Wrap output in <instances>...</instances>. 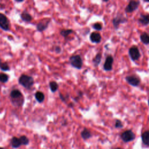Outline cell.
Segmentation results:
<instances>
[{
  "mask_svg": "<svg viewBox=\"0 0 149 149\" xmlns=\"http://www.w3.org/2000/svg\"><path fill=\"white\" fill-rule=\"evenodd\" d=\"M120 138L124 143H129L133 141L136 138V134L131 129L126 130L120 134Z\"/></svg>",
  "mask_w": 149,
  "mask_h": 149,
  "instance_id": "277c9868",
  "label": "cell"
},
{
  "mask_svg": "<svg viewBox=\"0 0 149 149\" xmlns=\"http://www.w3.org/2000/svg\"><path fill=\"white\" fill-rule=\"evenodd\" d=\"M140 4V2L139 1H130L128 5L125 9V12L127 13H132L138 9Z\"/></svg>",
  "mask_w": 149,
  "mask_h": 149,
  "instance_id": "ba28073f",
  "label": "cell"
},
{
  "mask_svg": "<svg viewBox=\"0 0 149 149\" xmlns=\"http://www.w3.org/2000/svg\"><path fill=\"white\" fill-rule=\"evenodd\" d=\"M111 149H124L122 147H115V148H112Z\"/></svg>",
  "mask_w": 149,
  "mask_h": 149,
  "instance_id": "4dcf8cb0",
  "label": "cell"
},
{
  "mask_svg": "<svg viewBox=\"0 0 149 149\" xmlns=\"http://www.w3.org/2000/svg\"><path fill=\"white\" fill-rule=\"evenodd\" d=\"M73 33H75V31L72 29H63L60 31V34L65 38H66L70 34Z\"/></svg>",
  "mask_w": 149,
  "mask_h": 149,
  "instance_id": "44dd1931",
  "label": "cell"
},
{
  "mask_svg": "<svg viewBox=\"0 0 149 149\" xmlns=\"http://www.w3.org/2000/svg\"><path fill=\"white\" fill-rule=\"evenodd\" d=\"M0 69L3 71H9L10 70V67L6 62L1 63L0 65Z\"/></svg>",
  "mask_w": 149,
  "mask_h": 149,
  "instance_id": "4316f807",
  "label": "cell"
},
{
  "mask_svg": "<svg viewBox=\"0 0 149 149\" xmlns=\"http://www.w3.org/2000/svg\"><path fill=\"white\" fill-rule=\"evenodd\" d=\"M108 1H103V2H107Z\"/></svg>",
  "mask_w": 149,
  "mask_h": 149,
  "instance_id": "d6a6232c",
  "label": "cell"
},
{
  "mask_svg": "<svg viewBox=\"0 0 149 149\" xmlns=\"http://www.w3.org/2000/svg\"><path fill=\"white\" fill-rule=\"evenodd\" d=\"M24 1H23V0H21V1H15V2H23Z\"/></svg>",
  "mask_w": 149,
  "mask_h": 149,
  "instance_id": "1f68e13d",
  "label": "cell"
},
{
  "mask_svg": "<svg viewBox=\"0 0 149 149\" xmlns=\"http://www.w3.org/2000/svg\"><path fill=\"white\" fill-rule=\"evenodd\" d=\"M9 80V76L8 74L4 73H0V81L1 83H6Z\"/></svg>",
  "mask_w": 149,
  "mask_h": 149,
  "instance_id": "cb8c5ba5",
  "label": "cell"
},
{
  "mask_svg": "<svg viewBox=\"0 0 149 149\" xmlns=\"http://www.w3.org/2000/svg\"><path fill=\"white\" fill-rule=\"evenodd\" d=\"M18 82L21 86L27 90H30L34 84L33 77L25 74H23L19 77Z\"/></svg>",
  "mask_w": 149,
  "mask_h": 149,
  "instance_id": "7a4b0ae2",
  "label": "cell"
},
{
  "mask_svg": "<svg viewBox=\"0 0 149 149\" xmlns=\"http://www.w3.org/2000/svg\"><path fill=\"white\" fill-rule=\"evenodd\" d=\"M113 57L112 55H108L105 60V62L103 66V69L105 71H111L113 68Z\"/></svg>",
  "mask_w": 149,
  "mask_h": 149,
  "instance_id": "30bf717a",
  "label": "cell"
},
{
  "mask_svg": "<svg viewBox=\"0 0 149 149\" xmlns=\"http://www.w3.org/2000/svg\"><path fill=\"white\" fill-rule=\"evenodd\" d=\"M12 104L15 107H20L24 103V97L22 92L17 89H14L10 93Z\"/></svg>",
  "mask_w": 149,
  "mask_h": 149,
  "instance_id": "6da1fadb",
  "label": "cell"
},
{
  "mask_svg": "<svg viewBox=\"0 0 149 149\" xmlns=\"http://www.w3.org/2000/svg\"><path fill=\"white\" fill-rule=\"evenodd\" d=\"M68 107H69V108H73V107H74V104L72 103V102H70V103H69V104H68Z\"/></svg>",
  "mask_w": 149,
  "mask_h": 149,
  "instance_id": "f546056e",
  "label": "cell"
},
{
  "mask_svg": "<svg viewBox=\"0 0 149 149\" xmlns=\"http://www.w3.org/2000/svg\"><path fill=\"white\" fill-rule=\"evenodd\" d=\"M101 35L98 31H93L90 34V40L93 43H100L101 41Z\"/></svg>",
  "mask_w": 149,
  "mask_h": 149,
  "instance_id": "7c38bea8",
  "label": "cell"
},
{
  "mask_svg": "<svg viewBox=\"0 0 149 149\" xmlns=\"http://www.w3.org/2000/svg\"><path fill=\"white\" fill-rule=\"evenodd\" d=\"M125 80L127 83L132 86L137 87L141 83V80L139 76L136 74H133L131 75H128L125 77Z\"/></svg>",
  "mask_w": 149,
  "mask_h": 149,
  "instance_id": "52a82bcc",
  "label": "cell"
},
{
  "mask_svg": "<svg viewBox=\"0 0 149 149\" xmlns=\"http://www.w3.org/2000/svg\"><path fill=\"white\" fill-rule=\"evenodd\" d=\"M54 51L56 54H59V53L61 52L62 49H61V48L59 46L56 45V46H55V47H54Z\"/></svg>",
  "mask_w": 149,
  "mask_h": 149,
  "instance_id": "f1b7e54d",
  "label": "cell"
},
{
  "mask_svg": "<svg viewBox=\"0 0 149 149\" xmlns=\"http://www.w3.org/2000/svg\"><path fill=\"white\" fill-rule=\"evenodd\" d=\"M0 149H4V148H2V147H0Z\"/></svg>",
  "mask_w": 149,
  "mask_h": 149,
  "instance_id": "e575fe53",
  "label": "cell"
},
{
  "mask_svg": "<svg viewBox=\"0 0 149 149\" xmlns=\"http://www.w3.org/2000/svg\"><path fill=\"white\" fill-rule=\"evenodd\" d=\"M92 27L97 31L102 30V24L100 22H96L92 25Z\"/></svg>",
  "mask_w": 149,
  "mask_h": 149,
  "instance_id": "d4e9b609",
  "label": "cell"
},
{
  "mask_svg": "<svg viewBox=\"0 0 149 149\" xmlns=\"http://www.w3.org/2000/svg\"><path fill=\"white\" fill-rule=\"evenodd\" d=\"M1 63H2V62H1V59H0V65H1Z\"/></svg>",
  "mask_w": 149,
  "mask_h": 149,
  "instance_id": "836d02e7",
  "label": "cell"
},
{
  "mask_svg": "<svg viewBox=\"0 0 149 149\" xmlns=\"http://www.w3.org/2000/svg\"><path fill=\"white\" fill-rule=\"evenodd\" d=\"M114 126H115V127L116 129H122L123 127V124L120 119H115Z\"/></svg>",
  "mask_w": 149,
  "mask_h": 149,
  "instance_id": "484cf974",
  "label": "cell"
},
{
  "mask_svg": "<svg viewBox=\"0 0 149 149\" xmlns=\"http://www.w3.org/2000/svg\"><path fill=\"white\" fill-rule=\"evenodd\" d=\"M51 20L50 18H48L44 19L43 20L39 22L36 25L37 30L39 32H42L48 28L49 24L51 22Z\"/></svg>",
  "mask_w": 149,
  "mask_h": 149,
  "instance_id": "8fae6325",
  "label": "cell"
},
{
  "mask_svg": "<svg viewBox=\"0 0 149 149\" xmlns=\"http://www.w3.org/2000/svg\"><path fill=\"white\" fill-rule=\"evenodd\" d=\"M20 17L23 21L27 23L30 22L33 20L32 16L26 10H24L22 12L20 15Z\"/></svg>",
  "mask_w": 149,
  "mask_h": 149,
  "instance_id": "2e32d148",
  "label": "cell"
},
{
  "mask_svg": "<svg viewBox=\"0 0 149 149\" xmlns=\"http://www.w3.org/2000/svg\"><path fill=\"white\" fill-rule=\"evenodd\" d=\"M59 97L60 98V99L63 101L65 103H66L69 97V94H66V95H63L62 93H59Z\"/></svg>",
  "mask_w": 149,
  "mask_h": 149,
  "instance_id": "83f0119b",
  "label": "cell"
},
{
  "mask_svg": "<svg viewBox=\"0 0 149 149\" xmlns=\"http://www.w3.org/2000/svg\"><path fill=\"white\" fill-rule=\"evenodd\" d=\"M49 87L52 93H55L58 90L59 88V84L55 81H51L49 83Z\"/></svg>",
  "mask_w": 149,
  "mask_h": 149,
  "instance_id": "7402d4cb",
  "label": "cell"
},
{
  "mask_svg": "<svg viewBox=\"0 0 149 149\" xmlns=\"http://www.w3.org/2000/svg\"><path fill=\"white\" fill-rule=\"evenodd\" d=\"M20 140V141H21V143H22V145H24V146H27L29 144V138L24 136V135H23V136H21L20 137H19Z\"/></svg>",
  "mask_w": 149,
  "mask_h": 149,
  "instance_id": "603a6c76",
  "label": "cell"
},
{
  "mask_svg": "<svg viewBox=\"0 0 149 149\" xmlns=\"http://www.w3.org/2000/svg\"><path fill=\"white\" fill-rule=\"evenodd\" d=\"M141 137L143 144L146 147H148L149 146V131L148 130L144 131L141 134Z\"/></svg>",
  "mask_w": 149,
  "mask_h": 149,
  "instance_id": "5bb4252c",
  "label": "cell"
},
{
  "mask_svg": "<svg viewBox=\"0 0 149 149\" xmlns=\"http://www.w3.org/2000/svg\"><path fill=\"white\" fill-rule=\"evenodd\" d=\"M69 61L71 66L78 70H80L83 65V59L81 56L78 54L73 55L70 56L69 58Z\"/></svg>",
  "mask_w": 149,
  "mask_h": 149,
  "instance_id": "3957f363",
  "label": "cell"
},
{
  "mask_svg": "<svg viewBox=\"0 0 149 149\" xmlns=\"http://www.w3.org/2000/svg\"><path fill=\"white\" fill-rule=\"evenodd\" d=\"M10 146L13 148H19L20 146H22V143L20 141V140L19 137H13L10 140Z\"/></svg>",
  "mask_w": 149,
  "mask_h": 149,
  "instance_id": "e0dca14e",
  "label": "cell"
},
{
  "mask_svg": "<svg viewBox=\"0 0 149 149\" xmlns=\"http://www.w3.org/2000/svg\"><path fill=\"white\" fill-rule=\"evenodd\" d=\"M80 136L84 140H88V139H90L91 137H92L93 134H92L91 132L90 131V130H88L87 128L85 127L81 132Z\"/></svg>",
  "mask_w": 149,
  "mask_h": 149,
  "instance_id": "9a60e30c",
  "label": "cell"
},
{
  "mask_svg": "<svg viewBox=\"0 0 149 149\" xmlns=\"http://www.w3.org/2000/svg\"><path fill=\"white\" fill-rule=\"evenodd\" d=\"M127 20V18L124 16L122 13L117 14V15L112 19V24L114 29L115 30H118L120 24L126 23Z\"/></svg>",
  "mask_w": 149,
  "mask_h": 149,
  "instance_id": "5b68a950",
  "label": "cell"
},
{
  "mask_svg": "<svg viewBox=\"0 0 149 149\" xmlns=\"http://www.w3.org/2000/svg\"><path fill=\"white\" fill-rule=\"evenodd\" d=\"M0 28L5 31H8L10 28V22L8 18L2 13H0Z\"/></svg>",
  "mask_w": 149,
  "mask_h": 149,
  "instance_id": "9c48e42d",
  "label": "cell"
},
{
  "mask_svg": "<svg viewBox=\"0 0 149 149\" xmlns=\"http://www.w3.org/2000/svg\"><path fill=\"white\" fill-rule=\"evenodd\" d=\"M128 53L130 58L133 61H136L139 60L141 56V54L140 52L139 49L136 45H132L129 49Z\"/></svg>",
  "mask_w": 149,
  "mask_h": 149,
  "instance_id": "8992f818",
  "label": "cell"
},
{
  "mask_svg": "<svg viewBox=\"0 0 149 149\" xmlns=\"http://www.w3.org/2000/svg\"><path fill=\"white\" fill-rule=\"evenodd\" d=\"M35 98L37 102L39 103H42L45 100V95L44 94L40 91H37L34 94Z\"/></svg>",
  "mask_w": 149,
  "mask_h": 149,
  "instance_id": "d6986e66",
  "label": "cell"
},
{
  "mask_svg": "<svg viewBox=\"0 0 149 149\" xmlns=\"http://www.w3.org/2000/svg\"><path fill=\"white\" fill-rule=\"evenodd\" d=\"M140 40L141 41L143 44L144 45H148L149 44V36L147 33L143 32L140 36Z\"/></svg>",
  "mask_w": 149,
  "mask_h": 149,
  "instance_id": "ffe728a7",
  "label": "cell"
},
{
  "mask_svg": "<svg viewBox=\"0 0 149 149\" xmlns=\"http://www.w3.org/2000/svg\"><path fill=\"white\" fill-rule=\"evenodd\" d=\"M102 59V54L101 52H98L95 56L93 58L92 62L94 67H97L101 62Z\"/></svg>",
  "mask_w": 149,
  "mask_h": 149,
  "instance_id": "ac0fdd59",
  "label": "cell"
},
{
  "mask_svg": "<svg viewBox=\"0 0 149 149\" xmlns=\"http://www.w3.org/2000/svg\"><path fill=\"white\" fill-rule=\"evenodd\" d=\"M138 23L144 26H147L149 24V15L148 13H141L139 18L137 20Z\"/></svg>",
  "mask_w": 149,
  "mask_h": 149,
  "instance_id": "4fadbf2b",
  "label": "cell"
}]
</instances>
